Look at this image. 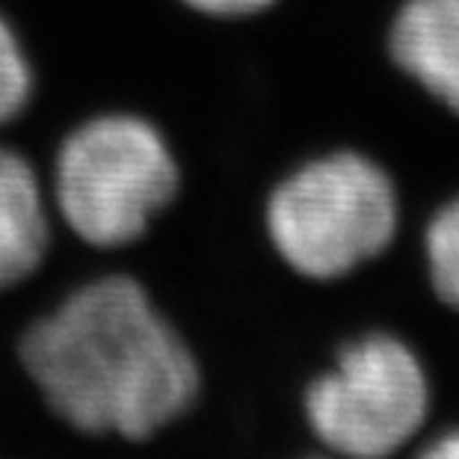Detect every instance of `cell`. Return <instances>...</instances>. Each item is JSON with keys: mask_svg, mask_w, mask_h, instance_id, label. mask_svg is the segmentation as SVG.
<instances>
[{"mask_svg": "<svg viewBox=\"0 0 459 459\" xmlns=\"http://www.w3.org/2000/svg\"><path fill=\"white\" fill-rule=\"evenodd\" d=\"M18 359L45 406L83 436L143 442L181 421L202 394L187 338L140 281H83L36 317Z\"/></svg>", "mask_w": 459, "mask_h": 459, "instance_id": "cell-1", "label": "cell"}, {"mask_svg": "<svg viewBox=\"0 0 459 459\" xmlns=\"http://www.w3.org/2000/svg\"><path fill=\"white\" fill-rule=\"evenodd\" d=\"M264 226L297 276L344 279L392 247L400 226L397 187L368 154L329 152L273 187Z\"/></svg>", "mask_w": 459, "mask_h": 459, "instance_id": "cell-2", "label": "cell"}, {"mask_svg": "<svg viewBox=\"0 0 459 459\" xmlns=\"http://www.w3.org/2000/svg\"><path fill=\"white\" fill-rule=\"evenodd\" d=\"M181 172L166 136L134 113L77 125L54 160V204L83 243L122 249L140 240L178 193Z\"/></svg>", "mask_w": 459, "mask_h": 459, "instance_id": "cell-3", "label": "cell"}, {"mask_svg": "<svg viewBox=\"0 0 459 459\" xmlns=\"http://www.w3.org/2000/svg\"><path fill=\"white\" fill-rule=\"evenodd\" d=\"M427 409L429 383L421 359L385 332L350 341L302 394L308 429L341 459L394 456L421 429Z\"/></svg>", "mask_w": 459, "mask_h": 459, "instance_id": "cell-4", "label": "cell"}, {"mask_svg": "<svg viewBox=\"0 0 459 459\" xmlns=\"http://www.w3.org/2000/svg\"><path fill=\"white\" fill-rule=\"evenodd\" d=\"M388 54L409 81L459 116V0H403L388 27Z\"/></svg>", "mask_w": 459, "mask_h": 459, "instance_id": "cell-5", "label": "cell"}, {"mask_svg": "<svg viewBox=\"0 0 459 459\" xmlns=\"http://www.w3.org/2000/svg\"><path fill=\"white\" fill-rule=\"evenodd\" d=\"M48 247L51 220L42 181L22 152L0 145V290L30 279Z\"/></svg>", "mask_w": 459, "mask_h": 459, "instance_id": "cell-6", "label": "cell"}, {"mask_svg": "<svg viewBox=\"0 0 459 459\" xmlns=\"http://www.w3.org/2000/svg\"><path fill=\"white\" fill-rule=\"evenodd\" d=\"M424 258L438 299L459 311V196L445 202L427 222Z\"/></svg>", "mask_w": 459, "mask_h": 459, "instance_id": "cell-7", "label": "cell"}, {"mask_svg": "<svg viewBox=\"0 0 459 459\" xmlns=\"http://www.w3.org/2000/svg\"><path fill=\"white\" fill-rule=\"evenodd\" d=\"M33 95V68L13 24L0 13V128L22 116Z\"/></svg>", "mask_w": 459, "mask_h": 459, "instance_id": "cell-8", "label": "cell"}, {"mask_svg": "<svg viewBox=\"0 0 459 459\" xmlns=\"http://www.w3.org/2000/svg\"><path fill=\"white\" fill-rule=\"evenodd\" d=\"M181 4L211 18H249L270 9L276 0H181Z\"/></svg>", "mask_w": 459, "mask_h": 459, "instance_id": "cell-9", "label": "cell"}, {"mask_svg": "<svg viewBox=\"0 0 459 459\" xmlns=\"http://www.w3.org/2000/svg\"><path fill=\"white\" fill-rule=\"evenodd\" d=\"M418 459H459V429L436 438L433 445H427Z\"/></svg>", "mask_w": 459, "mask_h": 459, "instance_id": "cell-10", "label": "cell"}]
</instances>
